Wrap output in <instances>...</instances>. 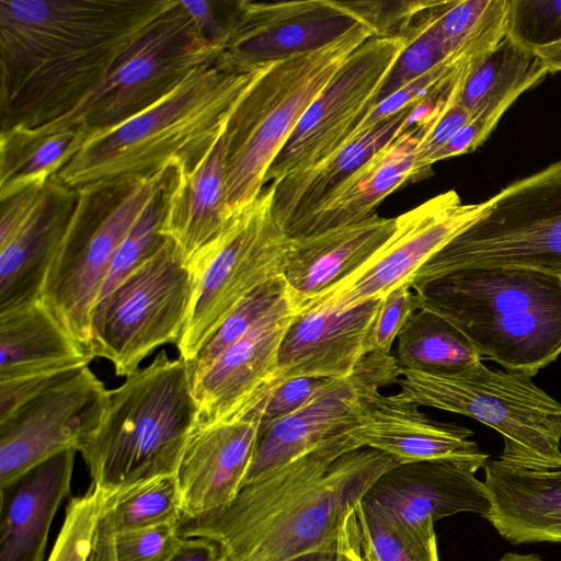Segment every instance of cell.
<instances>
[{
    "mask_svg": "<svg viewBox=\"0 0 561 561\" xmlns=\"http://www.w3.org/2000/svg\"><path fill=\"white\" fill-rule=\"evenodd\" d=\"M484 203L481 216L412 276L413 290L471 267L561 273V160L513 182Z\"/></svg>",
    "mask_w": 561,
    "mask_h": 561,
    "instance_id": "cell-9",
    "label": "cell"
},
{
    "mask_svg": "<svg viewBox=\"0 0 561 561\" xmlns=\"http://www.w3.org/2000/svg\"><path fill=\"white\" fill-rule=\"evenodd\" d=\"M346 433L360 447L382 451L400 463L449 460L483 468L489 460L470 430L435 421L419 407L381 392L367 401L358 423Z\"/></svg>",
    "mask_w": 561,
    "mask_h": 561,
    "instance_id": "cell-22",
    "label": "cell"
},
{
    "mask_svg": "<svg viewBox=\"0 0 561 561\" xmlns=\"http://www.w3.org/2000/svg\"><path fill=\"white\" fill-rule=\"evenodd\" d=\"M434 12L454 64L483 57L506 36L507 0L436 1Z\"/></svg>",
    "mask_w": 561,
    "mask_h": 561,
    "instance_id": "cell-34",
    "label": "cell"
},
{
    "mask_svg": "<svg viewBox=\"0 0 561 561\" xmlns=\"http://www.w3.org/2000/svg\"><path fill=\"white\" fill-rule=\"evenodd\" d=\"M501 117L500 114L488 112L473 115L435 154L433 164L477 149L489 137Z\"/></svg>",
    "mask_w": 561,
    "mask_h": 561,
    "instance_id": "cell-46",
    "label": "cell"
},
{
    "mask_svg": "<svg viewBox=\"0 0 561 561\" xmlns=\"http://www.w3.org/2000/svg\"><path fill=\"white\" fill-rule=\"evenodd\" d=\"M66 373L31 375L0 380V420Z\"/></svg>",
    "mask_w": 561,
    "mask_h": 561,
    "instance_id": "cell-48",
    "label": "cell"
},
{
    "mask_svg": "<svg viewBox=\"0 0 561 561\" xmlns=\"http://www.w3.org/2000/svg\"><path fill=\"white\" fill-rule=\"evenodd\" d=\"M506 36L531 53L561 43V0H507Z\"/></svg>",
    "mask_w": 561,
    "mask_h": 561,
    "instance_id": "cell-40",
    "label": "cell"
},
{
    "mask_svg": "<svg viewBox=\"0 0 561 561\" xmlns=\"http://www.w3.org/2000/svg\"><path fill=\"white\" fill-rule=\"evenodd\" d=\"M192 297V274L176 245L161 249L99 301L91 319L93 357L127 377L157 347L176 343Z\"/></svg>",
    "mask_w": 561,
    "mask_h": 561,
    "instance_id": "cell-12",
    "label": "cell"
},
{
    "mask_svg": "<svg viewBox=\"0 0 561 561\" xmlns=\"http://www.w3.org/2000/svg\"><path fill=\"white\" fill-rule=\"evenodd\" d=\"M474 465L427 460L401 463L380 476L362 503L415 548L438 553L435 522L458 513L486 518L491 502Z\"/></svg>",
    "mask_w": 561,
    "mask_h": 561,
    "instance_id": "cell-17",
    "label": "cell"
},
{
    "mask_svg": "<svg viewBox=\"0 0 561 561\" xmlns=\"http://www.w3.org/2000/svg\"><path fill=\"white\" fill-rule=\"evenodd\" d=\"M420 308V298L408 283L388 293L381 300L367 339L368 354H391L399 332Z\"/></svg>",
    "mask_w": 561,
    "mask_h": 561,
    "instance_id": "cell-44",
    "label": "cell"
},
{
    "mask_svg": "<svg viewBox=\"0 0 561 561\" xmlns=\"http://www.w3.org/2000/svg\"><path fill=\"white\" fill-rule=\"evenodd\" d=\"M225 202L224 134L191 167L174 165L161 226L188 263L228 222Z\"/></svg>",
    "mask_w": 561,
    "mask_h": 561,
    "instance_id": "cell-28",
    "label": "cell"
},
{
    "mask_svg": "<svg viewBox=\"0 0 561 561\" xmlns=\"http://www.w3.org/2000/svg\"><path fill=\"white\" fill-rule=\"evenodd\" d=\"M362 557V556H360ZM363 560V559H362Z\"/></svg>",
    "mask_w": 561,
    "mask_h": 561,
    "instance_id": "cell-59",
    "label": "cell"
},
{
    "mask_svg": "<svg viewBox=\"0 0 561 561\" xmlns=\"http://www.w3.org/2000/svg\"><path fill=\"white\" fill-rule=\"evenodd\" d=\"M488 519L514 545L561 542V468L529 470L488 460Z\"/></svg>",
    "mask_w": 561,
    "mask_h": 561,
    "instance_id": "cell-26",
    "label": "cell"
},
{
    "mask_svg": "<svg viewBox=\"0 0 561 561\" xmlns=\"http://www.w3.org/2000/svg\"><path fill=\"white\" fill-rule=\"evenodd\" d=\"M523 373L479 362L454 374L401 370L396 401L462 414L495 430L497 460L529 470L561 468V403Z\"/></svg>",
    "mask_w": 561,
    "mask_h": 561,
    "instance_id": "cell-7",
    "label": "cell"
},
{
    "mask_svg": "<svg viewBox=\"0 0 561 561\" xmlns=\"http://www.w3.org/2000/svg\"><path fill=\"white\" fill-rule=\"evenodd\" d=\"M87 134L62 130L30 135L10 129L0 134V202L31 186H43L80 149Z\"/></svg>",
    "mask_w": 561,
    "mask_h": 561,
    "instance_id": "cell-32",
    "label": "cell"
},
{
    "mask_svg": "<svg viewBox=\"0 0 561 561\" xmlns=\"http://www.w3.org/2000/svg\"><path fill=\"white\" fill-rule=\"evenodd\" d=\"M173 170L174 165H169L146 176L76 188V207L47 274L42 299L91 355V319L112 259Z\"/></svg>",
    "mask_w": 561,
    "mask_h": 561,
    "instance_id": "cell-8",
    "label": "cell"
},
{
    "mask_svg": "<svg viewBox=\"0 0 561 561\" xmlns=\"http://www.w3.org/2000/svg\"><path fill=\"white\" fill-rule=\"evenodd\" d=\"M548 72L561 71V43L535 51Z\"/></svg>",
    "mask_w": 561,
    "mask_h": 561,
    "instance_id": "cell-53",
    "label": "cell"
},
{
    "mask_svg": "<svg viewBox=\"0 0 561 561\" xmlns=\"http://www.w3.org/2000/svg\"><path fill=\"white\" fill-rule=\"evenodd\" d=\"M423 126L409 128L352 174L317 209L301 220L290 238H301L359 222L393 191L410 182Z\"/></svg>",
    "mask_w": 561,
    "mask_h": 561,
    "instance_id": "cell-29",
    "label": "cell"
},
{
    "mask_svg": "<svg viewBox=\"0 0 561 561\" xmlns=\"http://www.w3.org/2000/svg\"><path fill=\"white\" fill-rule=\"evenodd\" d=\"M45 185L31 186L1 201L0 248L5 245L27 220L43 194Z\"/></svg>",
    "mask_w": 561,
    "mask_h": 561,
    "instance_id": "cell-47",
    "label": "cell"
},
{
    "mask_svg": "<svg viewBox=\"0 0 561 561\" xmlns=\"http://www.w3.org/2000/svg\"><path fill=\"white\" fill-rule=\"evenodd\" d=\"M327 561H336V554L335 552L330 554V557L327 559Z\"/></svg>",
    "mask_w": 561,
    "mask_h": 561,
    "instance_id": "cell-56",
    "label": "cell"
},
{
    "mask_svg": "<svg viewBox=\"0 0 561 561\" xmlns=\"http://www.w3.org/2000/svg\"><path fill=\"white\" fill-rule=\"evenodd\" d=\"M358 24L368 23L357 1H237L216 61L228 70L251 71L322 48Z\"/></svg>",
    "mask_w": 561,
    "mask_h": 561,
    "instance_id": "cell-15",
    "label": "cell"
},
{
    "mask_svg": "<svg viewBox=\"0 0 561 561\" xmlns=\"http://www.w3.org/2000/svg\"><path fill=\"white\" fill-rule=\"evenodd\" d=\"M363 561H439L405 541L381 517L358 501L351 511Z\"/></svg>",
    "mask_w": 561,
    "mask_h": 561,
    "instance_id": "cell-41",
    "label": "cell"
},
{
    "mask_svg": "<svg viewBox=\"0 0 561 561\" xmlns=\"http://www.w3.org/2000/svg\"><path fill=\"white\" fill-rule=\"evenodd\" d=\"M183 516L175 473L157 476L105 495L100 519L113 533L174 524Z\"/></svg>",
    "mask_w": 561,
    "mask_h": 561,
    "instance_id": "cell-35",
    "label": "cell"
},
{
    "mask_svg": "<svg viewBox=\"0 0 561 561\" xmlns=\"http://www.w3.org/2000/svg\"><path fill=\"white\" fill-rule=\"evenodd\" d=\"M272 202L268 184L187 263L192 297L176 342L185 362L196 355L241 300L283 275L293 238L275 219Z\"/></svg>",
    "mask_w": 561,
    "mask_h": 561,
    "instance_id": "cell-11",
    "label": "cell"
},
{
    "mask_svg": "<svg viewBox=\"0 0 561 561\" xmlns=\"http://www.w3.org/2000/svg\"><path fill=\"white\" fill-rule=\"evenodd\" d=\"M78 192L54 176L13 238L0 248V312L42 298L49 268L69 226Z\"/></svg>",
    "mask_w": 561,
    "mask_h": 561,
    "instance_id": "cell-23",
    "label": "cell"
},
{
    "mask_svg": "<svg viewBox=\"0 0 561 561\" xmlns=\"http://www.w3.org/2000/svg\"><path fill=\"white\" fill-rule=\"evenodd\" d=\"M400 375L392 354L370 353L351 375L328 379L300 409L257 433L244 483L348 431L358 423L367 401L382 388L397 385Z\"/></svg>",
    "mask_w": 561,
    "mask_h": 561,
    "instance_id": "cell-18",
    "label": "cell"
},
{
    "mask_svg": "<svg viewBox=\"0 0 561 561\" xmlns=\"http://www.w3.org/2000/svg\"><path fill=\"white\" fill-rule=\"evenodd\" d=\"M218 561H228V560L224 556H221Z\"/></svg>",
    "mask_w": 561,
    "mask_h": 561,
    "instance_id": "cell-57",
    "label": "cell"
},
{
    "mask_svg": "<svg viewBox=\"0 0 561 561\" xmlns=\"http://www.w3.org/2000/svg\"><path fill=\"white\" fill-rule=\"evenodd\" d=\"M76 450L0 486V561H44L51 523L70 494Z\"/></svg>",
    "mask_w": 561,
    "mask_h": 561,
    "instance_id": "cell-25",
    "label": "cell"
},
{
    "mask_svg": "<svg viewBox=\"0 0 561 561\" xmlns=\"http://www.w3.org/2000/svg\"><path fill=\"white\" fill-rule=\"evenodd\" d=\"M420 102L363 127L324 161L270 184L274 217L288 236L352 174L408 130L409 121Z\"/></svg>",
    "mask_w": 561,
    "mask_h": 561,
    "instance_id": "cell-27",
    "label": "cell"
},
{
    "mask_svg": "<svg viewBox=\"0 0 561 561\" xmlns=\"http://www.w3.org/2000/svg\"><path fill=\"white\" fill-rule=\"evenodd\" d=\"M547 73L535 53L505 36L489 54L468 66L457 100L472 116L483 111L503 116L520 94Z\"/></svg>",
    "mask_w": 561,
    "mask_h": 561,
    "instance_id": "cell-31",
    "label": "cell"
},
{
    "mask_svg": "<svg viewBox=\"0 0 561 561\" xmlns=\"http://www.w3.org/2000/svg\"><path fill=\"white\" fill-rule=\"evenodd\" d=\"M181 1L186 11L193 18L202 36L216 49L218 54L227 34L229 14L226 20H220L216 9H214V2L205 0Z\"/></svg>",
    "mask_w": 561,
    "mask_h": 561,
    "instance_id": "cell-49",
    "label": "cell"
},
{
    "mask_svg": "<svg viewBox=\"0 0 561 561\" xmlns=\"http://www.w3.org/2000/svg\"><path fill=\"white\" fill-rule=\"evenodd\" d=\"M256 439L257 422L249 413L195 425L175 473L182 517L214 512L237 496L251 466Z\"/></svg>",
    "mask_w": 561,
    "mask_h": 561,
    "instance_id": "cell-20",
    "label": "cell"
},
{
    "mask_svg": "<svg viewBox=\"0 0 561 561\" xmlns=\"http://www.w3.org/2000/svg\"><path fill=\"white\" fill-rule=\"evenodd\" d=\"M485 203L465 204L456 191L438 194L397 217L385 245L356 272L304 306L352 309L381 299L412 276L483 213Z\"/></svg>",
    "mask_w": 561,
    "mask_h": 561,
    "instance_id": "cell-16",
    "label": "cell"
},
{
    "mask_svg": "<svg viewBox=\"0 0 561 561\" xmlns=\"http://www.w3.org/2000/svg\"><path fill=\"white\" fill-rule=\"evenodd\" d=\"M405 45L404 35H376L350 55L274 159L265 186L324 161L354 138Z\"/></svg>",
    "mask_w": 561,
    "mask_h": 561,
    "instance_id": "cell-13",
    "label": "cell"
},
{
    "mask_svg": "<svg viewBox=\"0 0 561 561\" xmlns=\"http://www.w3.org/2000/svg\"><path fill=\"white\" fill-rule=\"evenodd\" d=\"M435 2L424 1L402 31L405 48L389 72L378 102L449 59V47L436 21Z\"/></svg>",
    "mask_w": 561,
    "mask_h": 561,
    "instance_id": "cell-36",
    "label": "cell"
},
{
    "mask_svg": "<svg viewBox=\"0 0 561 561\" xmlns=\"http://www.w3.org/2000/svg\"><path fill=\"white\" fill-rule=\"evenodd\" d=\"M346 432L244 483L228 505L182 517L178 534L211 541L228 561L334 553L354 505L380 476L401 465L382 451L360 447Z\"/></svg>",
    "mask_w": 561,
    "mask_h": 561,
    "instance_id": "cell-2",
    "label": "cell"
},
{
    "mask_svg": "<svg viewBox=\"0 0 561 561\" xmlns=\"http://www.w3.org/2000/svg\"><path fill=\"white\" fill-rule=\"evenodd\" d=\"M497 561H543L537 554H522L516 552H506Z\"/></svg>",
    "mask_w": 561,
    "mask_h": 561,
    "instance_id": "cell-54",
    "label": "cell"
},
{
    "mask_svg": "<svg viewBox=\"0 0 561 561\" xmlns=\"http://www.w3.org/2000/svg\"><path fill=\"white\" fill-rule=\"evenodd\" d=\"M481 359L534 377L561 355V276L520 266L458 270L414 290Z\"/></svg>",
    "mask_w": 561,
    "mask_h": 561,
    "instance_id": "cell-4",
    "label": "cell"
},
{
    "mask_svg": "<svg viewBox=\"0 0 561 561\" xmlns=\"http://www.w3.org/2000/svg\"><path fill=\"white\" fill-rule=\"evenodd\" d=\"M220 557L218 547L211 541L182 537L175 550L163 561H218Z\"/></svg>",
    "mask_w": 561,
    "mask_h": 561,
    "instance_id": "cell-50",
    "label": "cell"
},
{
    "mask_svg": "<svg viewBox=\"0 0 561 561\" xmlns=\"http://www.w3.org/2000/svg\"><path fill=\"white\" fill-rule=\"evenodd\" d=\"M461 79L462 73H459L445 104L422 129L415 148L414 169L410 182L420 181L428 175L435 154L472 117L457 100Z\"/></svg>",
    "mask_w": 561,
    "mask_h": 561,
    "instance_id": "cell-42",
    "label": "cell"
},
{
    "mask_svg": "<svg viewBox=\"0 0 561 561\" xmlns=\"http://www.w3.org/2000/svg\"><path fill=\"white\" fill-rule=\"evenodd\" d=\"M88 561H113L110 550L108 531L100 519Z\"/></svg>",
    "mask_w": 561,
    "mask_h": 561,
    "instance_id": "cell-52",
    "label": "cell"
},
{
    "mask_svg": "<svg viewBox=\"0 0 561 561\" xmlns=\"http://www.w3.org/2000/svg\"><path fill=\"white\" fill-rule=\"evenodd\" d=\"M169 181L151 199L118 245L112 259L98 302L108 296L131 273L150 260L167 241V238L161 233V226L164 213V196Z\"/></svg>",
    "mask_w": 561,
    "mask_h": 561,
    "instance_id": "cell-38",
    "label": "cell"
},
{
    "mask_svg": "<svg viewBox=\"0 0 561 561\" xmlns=\"http://www.w3.org/2000/svg\"><path fill=\"white\" fill-rule=\"evenodd\" d=\"M559 275L561 276V273Z\"/></svg>",
    "mask_w": 561,
    "mask_h": 561,
    "instance_id": "cell-58",
    "label": "cell"
},
{
    "mask_svg": "<svg viewBox=\"0 0 561 561\" xmlns=\"http://www.w3.org/2000/svg\"><path fill=\"white\" fill-rule=\"evenodd\" d=\"M287 294L283 277L256 288L225 318L196 355L187 363L191 378L201 375L227 347L242 337Z\"/></svg>",
    "mask_w": 561,
    "mask_h": 561,
    "instance_id": "cell-37",
    "label": "cell"
},
{
    "mask_svg": "<svg viewBox=\"0 0 561 561\" xmlns=\"http://www.w3.org/2000/svg\"><path fill=\"white\" fill-rule=\"evenodd\" d=\"M175 0H0V131L77 106Z\"/></svg>",
    "mask_w": 561,
    "mask_h": 561,
    "instance_id": "cell-1",
    "label": "cell"
},
{
    "mask_svg": "<svg viewBox=\"0 0 561 561\" xmlns=\"http://www.w3.org/2000/svg\"><path fill=\"white\" fill-rule=\"evenodd\" d=\"M105 494L94 485L70 499L65 518L46 561H88Z\"/></svg>",
    "mask_w": 561,
    "mask_h": 561,
    "instance_id": "cell-39",
    "label": "cell"
},
{
    "mask_svg": "<svg viewBox=\"0 0 561 561\" xmlns=\"http://www.w3.org/2000/svg\"><path fill=\"white\" fill-rule=\"evenodd\" d=\"M107 390L89 365L67 371L0 420V486L68 450L96 426Z\"/></svg>",
    "mask_w": 561,
    "mask_h": 561,
    "instance_id": "cell-14",
    "label": "cell"
},
{
    "mask_svg": "<svg viewBox=\"0 0 561 561\" xmlns=\"http://www.w3.org/2000/svg\"><path fill=\"white\" fill-rule=\"evenodd\" d=\"M92 358L42 298L0 312V380L68 371Z\"/></svg>",
    "mask_w": 561,
    "mask_h": 561,
    "instance_id": "cell-30",
    "label": "cell"
},
{
    "mask_svg": "<svg viewBox=\"0 0 561 561\" xmlns=\"http://www.w3.org/2000/svg\"><path fill=\"white\" fill-rule=\"evenodd\" d=\"M268 65L234 71L215 59L194 69L158 102L108 129L89 134L54 175L70 188L191 167L225 133L240 99Z\"/></svg>",
    "mask_w": 561,
    "mask_h": 561,
    "instance_id": "cell-3",
    "label": "cell"
},
{
    "mask_svg": "<svg viewBox=\"0 0 561 561\" xmlns=\"http://www.w3.org/2000/svg\"><path fill=\"white\" fill-rule=\"evenodd\" d=\"M299 314L287 294L242 337L192 380L196 424L244 415L270 390L283 339Z\"/></svg>",
    "mask_w": 561,
    "mask_h": 561,
    "instance_id": "cell-19",
    "label": "cell"
},
{
    "mask_svg": "<svg viewBox=\"0 0 561 561\" xmlns=\"http://www.w3.org/2000/svg\"><path fill=\"white\" fill-rule=\"evenodd\" d=\"M330 554H332V553H311V554L302 556V557L297 558L291 561H327V559L330 557Z\"/></svg>",
    "mask_w": 561,
    "mask_h": 561,
    "instance_id": "cell-55",
    "label": "cell"
},
{
    "mask_svg": "<svg viewBox=\"0 0 561 561\" xmlns=\"http://www.w3.org/2000/svg\"><path fill=\"white\" fill-rule=\"evenodd\" d=\"M391 354L401 370L427 374H454L482 362L457 328L426 309H419L410 317Z\"/></svg>",
    "mask_w": 561,
    "mask_h": 561,
    "instance_id": "cell-33",
    "label": "cell"
},
{
    "mask_svg": "<svg viewBox=\"0 0 561 561\" xmlns=\"http://www.w3.org/2000/svg\"><path fill=\"white\" fill-rule=\"evenodd\" d=\"M181 0L153 21L121 54L101 82L70 112L33 129L41 136L62 130L87 134L114 127L148 108L187 75L215 59Z\"/></svg>",
    "mask_w": 561,
    "mask_h": 561,
    "instance_id": "cell-10",
    "label": "cell"
},
{
    "mask_svg": "<svg viewBox=\"0 0 561 561\" xmlns=\"http://www.w3.org/2000/svg\"><path fill=\"white\" fill-rule=\"evenodd\" d=\"M381 300L346 310L317 307L299 313L283 339L271 387L296 377L351 375L368 354L367 339Z\"/></svg>",
    "mask_w": 561,
    "mask_h": 561,
    "instance_id": "cell-21",
    "label": "cell"
},
{
    "mask_svg": "<svg viewBox=\"0 0 561 561\" xmlns=\"http://www.w3.org/2000/svg\"><path fill=\"white\" fill-rule=\"evenodd\" d=\"M327 380L296 377L271 387L262 400L247 412L255 417L257 433L300 409Z\"/></svg>",
    "mask_w": 561,
    "mask_h": 561,
    "instance_id": "cell-45",
    "label": "cell"
},
{
    "mask_svg": "<svg viewBox=\"0 0 561 561\" xmlns=\"http://www.w3.org/2000/svg\"><path fill=\"white\" fill-rule=\"evenodd\" d=\"M108 531L110 550L113 561H163L179 546L182 537L178 525L161 524L113 533Z\"/></svg>",
    "mask_w": 561,
    "mask_h": 561,
    "instance_id": "cell-43",
    "label": "cell"
},
{
    "mask_svg": "<svg viewBox=\"0 0 561 561\" xmlns=\"http://www.w3.org/2000/svg\"><path fill=\"white\" fill-rule=\"evenodd\" d=\"M396 228L397 217L375 214L356 224L293 238L282 277L298 311L362 267Z\"/></svg>",
    "mask_w": 561,
    "mask_h": 561,
    "instance_id": "cell-24",
    "label": "cell"
},
{
    "mask_svg": "<svg viewBox=\"0 0 561 561\" xmlns=\"http://www.w3.org/2000/svg\"><path fill=\"white\" fill-rule=\"evenodd\" d=\"M197 417L187 363L161 352L123 385L107 390L102 415L79 449L91 484L108 495L176 473Z\"/></svg>",
    "mask_w": 561,
    "mask_h": 561,
    "instance_id": "cell-5",
    "label": "cell"
},
{
    "mask_svg": "<svg viewBox=\"0 0 561 561\" xmlns=\"http://www.w3.org/2000/svg\"><path fill=\"white\" fill-rule=\"evenodd\" d=\"M378 33L358 24L327 46L270 64L232 111L225 133L228 221L253 203L266 173L318 94L350 55Z\"/></svg>",
    "mask_w": 561,
    "mask_h": 561,
    "instance_id": "cell-6",
    "label": "cell"
},
{
    "mask_svg": "<svg viewBox=\"0 0 561 561\" xmlns=\"http://www.w3.org/2000/svg\"><path fill=\"white\" fill-rule=\"evenodd\" d=\"M335 554L336 561H363L350 515L342 525Z\"/></svg>",
    "mask_w": 561,
    "mask_h": 561,
    "instance_id": "cell-51",
    "label": "cell"
}]
</instances>
